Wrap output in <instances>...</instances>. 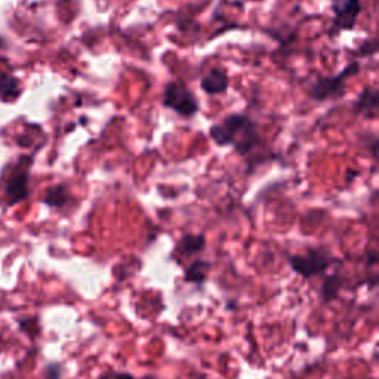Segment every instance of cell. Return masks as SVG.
I'll return each instance as SVG.
<instances>
[{
  "instance_id": "1",
  "label": "cell",
  "mask_w": 379,
  "mask_h": 379,
  "mask_svg": "<svg viewBox=\"0 0 379 379\" xmlns=\"http://www.w3.org/2000/svg\"><path fill=\"white\" fill-rule=\"evenodd\" d=\"M209 135L220 147H234V150L246 156L261 144L256 123L246 114H230L221 123L213 125Z\"/></svg>"
},
{
  "instance_id": "2",
  "label": "cell",
  "mask_w": 379,
  "mask_h": 379,
  "mask_svg": "<svg viewBox=\"0 0 379 379\" xmlns=\"http://www.w3.org/2000/svg\"><path fill=\"white\" fill-rule=\"evenodd\" d=\"M358 72H360V64L357 61H353L336 76L319 77L310 89L311 100L326 101V100H331V98L334 100V98L342 96L345 81H347L350 77H353L354 74H357Z\"/></svg>"
},
{
  "instance_id": "3",
  "label": "cell",
  "mask_w": 379,
  "mask_h": 379,
  "mask_svg": "<svg viewBox=\"0 0 379 379\" xmlns=\"http://www.w3.org/2000/svg\"><path fill=\"white\" fill-rule=\"evenodd\" d=\"M163 106L174 110L183 118L194 116L200 108L196 95L183 84H178V81H171V84H168L166 88H164Z\"/></svg>"
},
{
  "instance_id": "4",
  "label": "cell",
  "mask_w": 379,
  "mask_h": 379,
  "mask_svg": "<svg viewBox=\"0 0 379 379\" xmlns=\"http://www.w3.org/2000/svg\"><path fill=\"white\" fill-rule=\"evenodd\" d=\"M290 267L295 273L302 277H312L319 273L326 271L331 267L332 256L322 249H310L302 255H295L289 259Z\"/></svg>"
},
{
  "instance_id": "5",
  "label": "cell",
  "mask_w": 379,
  "mask_h": 379,
  "mask_svg": "<svg viewBox=\"0 0 379 379\" xmlns=\"http://www.w3.org/2000/svg\"><path fill=\"white\" fill-rule=\"evenodd\" d=\"M332 9L335 13L332 33L336 35V33L351 30L356 26V21L361 12V4L360 0H339V2L334 4Z\"/></svg>"
},
{
  "instance_id": "6",
  "label": "cell",
  "mask_w": 379,
  "mask_h": 379,
  "mask_svg": "<svg viewBox=\"0 0 379 379\" xmlns=\"http://www.w3.org/2000/svg\"><path fill=\"white\" fill-rule=\"evenodd\" d=\"M228 84L230 80L227 73L220 69H213L202 79L200 86L209 95H220L228 89Z\"/></svg>"
},
{
  "instance_id": "7",
  "label": "cell",
  "mask_w": 379,
  "mask_h": 379,
  "mask_svg": "<svg viewBox=\"0 0 379 379\" xmlns=\"http://www.w3.org/2000/svg\"><path fill=\"white\" fill-rule=\"evenodd\" d=\"M378 101H379L378 89L376 88H366L357 98L356 106H354V113L356 114L365 113V114H368V116L375 118V114L378 111Z\"/></svg>"
},
{
  "instance_id": "8",
  "label": "cell",
  "mask_w": 379,
  "mask_h": 379,
  "mask_svg": "<svg viewBox=\"0 0 379 379\" xmlns=\"http://www.w3.org/2000/svg\"><path fill=\"white\" fill-rule=\"evenodd\" d=\"M205 248V236L202 234H186L176 244V254L181 256H191L202 252Z\"/></svg>"
},
{
  "instance_id": "9",
  "label": "cell",
  "mask_w": 379,
  "mask_h": 379,
  "mask_svg": "<svg viewBox=\"0 0 379 379\" xmlns=\"http://www.w3.org/2000/svg\"><path fill=\"white\" fill-rule=\"evenodd\" d=\"M69 199H70V194L67 191V187L57 186V187H52V188L47 190L45 202L52 208H62L65 203L69 202Z\"/></svg>"
},
{
  "instance_id": "10",
  "label": "cell",
  "mask_w": 379,
  "mask_h": 379,
  "mask_svg": "<svg viewBox=\"0 0 379 379\" xmlns=\"http://www.w3.org/2000/svg\"><path fill=\"white\" fill-rule=\"evenodd\" d=\"M8 193H9V196H12V203L23 200L24 197L27 196V175L26 174L16 175L12 179Z\"/></svg>"
},
{
  "instance_id": "11",
  "label": "cell",
  "mask_w": 379,
  "mask_h": 379,
  "mask_svg": "<svg viewBox=\"0 0 379 379\" xmlns=\"http://www.w3.org/2000/svg\"><path fill=\"white\" fill-rule=\"evenodd\" d=\"M208 270H209V262L202 261V259H197L188 267L186 277H187V280H190V282L200 283L206 278Z\"/></svg>"
},
{
  "instance_id": "12",
  "label": "cell",
  "mask_w": 379,
  "mask_h": 379,
  "mask_svg": "<svg viewBox=\"0 0 379 379\" xmlns=\"http://www.w3.org/2000/svg\"><path fill=\"white\" fill-rule=\"evenodd\" d=\"M341 288V280L338 276H331V277H327L324 280V283H323V296H324V300L329 301V300H332L335 298V296L338 295V290Z\"/></svg>"
},
{
  "instance_id": "13",
  "label": "cell",
  "mask_w": 379,
  "mask_h": 379,
  "mask_svg": "<svg viewBox=\"0 0 379 379\" xmlns=\"http://www.w3.org/2000/svg\"><path fill=\"white\" fill-rule=\"evenodd\" d=\"M98 379H135L132 375L126 372H118V370H107Z\"/></svg>"
},
{
  "instance_id": "14",
  "label": "cell",
  "mask_w": 379,
  "mask_h": 379,
  "mask_svg": "<svg viewBox=\"0 0 379 379\" xmlns=\"http://www.w3.org/2000/svg\"><path fill=\"white\" fill-rule=\"evenodd\" d=\"M375 51H376V43H375V40H366V42L361 43L358 55H366V54L368 55H372V54H375Z\"/></svg>"
},
{
  "instance_id": "15",
  "label": "cell",
  "mask_w": 379,
  "mask_h": 379,
  "mask_svg": "<svg viewBox=\"0 0 379 379\" xmlns=\"http://www.w3.org/2000/svg\"><path fill=\"white\" fill-rule=\"evenodd\" d=\"M47 379H60V369L58 366H49L46 370Z\"/></svg>"
},
{
  "instance_id": "16",
  "label": "cell",
  "mask_w": 379,
  "mask_h": 379,
  "mask_svg": "<svg viewBox=\"0 0 379 379\" xmlns=\"http://www.w3.org/2000/svg\"><path fill=\"white\" fill-rule=\"evenodd\" d=\"M144 379H153V378H144Z\"/></svg>"
}]
</instances>
